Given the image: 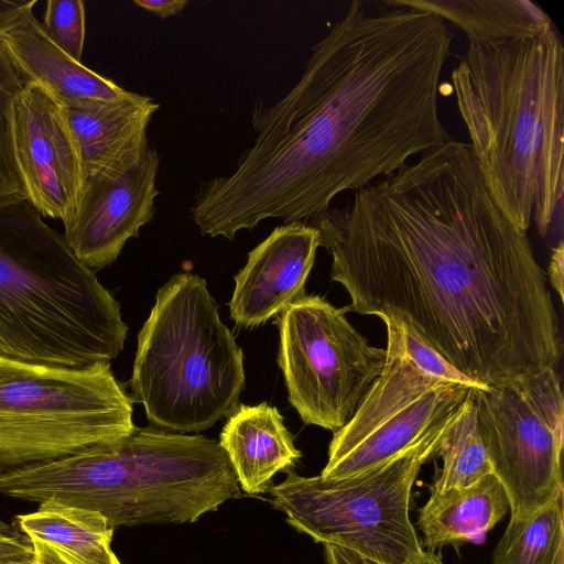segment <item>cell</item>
I'll return each mask as SVG.
<instances>
[{"mask_svg": "<svg viewBox=\"0 0 564 564\" xmlns=\"http://www.w3.org/2000/svg\"><path fill=\"white\" fill-rule=\"evenodd\" d=\"M473 153L498 205L545 236L564 194V46L550 28L469 44L452 72Z\"/></svg>", "mask_w": 564, "mask_h": 564, "instance_id": "cell-3", "label": "cell"}, {"mask_svg": "<svg viewBox=\"0 0 564 564\" xmlns=\"http://www.w3.org/2000/svg\"><path fill=\"white\" fill-rule=\"evenodd\" d=\"M12 128L28 199L42 216L66 223L77 209L85 174L64 107L29 80L14 100Z\"/></svg>", "mask_w": 564, "mask_h": 564, "instance_id": "cell-12", "label": "cell"}, {"mask_svg": "<svg viewBox=\"0 0 564 564\" xmlns=\"http://www.w3.org/2000/svg\"><path fill=\"white\" fill-rule=\"evenodd\" d=\"M36 0H0V39L23 23L32 13Z\"/></svg>", "mask_w": 564, "mask_h": 564, "instance_id": "cell-26", "label": "cell"}, {"mask_svg": "<svg viewBox=\"0 0 564 564\" xmlns=\"http://www.w3.org/2000/svg\"><path fill=\"white\" fill-rule=\"evenodd\" d=\"M17 522L29 540L56 546L75 564H121L110 546L113 528L99 512L44 502L34 512L18 516Z\"/></svg>", "mask_w": 564, "mask_h": 564, "instance_id": "cell-20", "label": "cell"}, {"mask_svg": "<svg viewBox=\"0 0 564 564\" xmlns=\"http://www.w3.org/2000/svg\"><path fill=\"white\" fill-rule=\"evenodd\" d=\"M458 410V409H457ZM452 415L389 460L344 478L289 473L271 503L295 530L380 564H404L422 549L409 509L423 465L436 456Z\"/></svg>", "mask_w": 564, "mask_h": 564, "instance_id": "cell-8", "label": "cell"}, {"mask_svg": "<svg viewBox=\"0 0 564 564\" xmlns=\"http://www.w3.org/2000/svg\"><path fill=\"white\" fill-rule=\"evenodd\" d=\"M387 7H409L451 21L469 44L541 33L553 26L547 13L528 0H384Z\"/></svg>", "mask_w": 564, "mask_h": 564, "instance_id": "cell-19", "label": "cell"}, {"mask_svg": "<svg viewBox=\"0 0 564 564\" xmlns=\"http://www.w3.org/2000/svg\"><path fill=\"white\" fill-rule=\"evenodd\" d=\"M133 3L161 19L180 13L187 4L186 0H134Z\"/></svg>", "mask_w": 564, "mask_h": 564, "instance_id": "cell-29", "label": "cell"}, {"mask_svg": "<svg viewBox=\"0 0 564 564\" xmlns=\"http://www.w3.org/2000/svg\"><path fill=\"white\" fill-rule=\"evenodd\" d=\"M400 327L405 354L416 365V367L420 370L432 377L448 382L458 383L475 389L487 388V386L477 384L469 380L468 378H466L464 375L457 371L452 365H449L434 349L429 347L415 335L406 330L403 326L400 325Z\"/></svg>", "mask_w": 564, "mask_h": 564, "instance_id": "cell-25", "label": "cell"}, {"mask_svg": "<svg viewBox=\"0 0 564 564\" xmlns=\"http://www.w3.org/2000/svg\"><path fill=\"white\" fill-rule=\"evenodd\" d=\"M130 387L148 420L176 433L209 429L238 406L243 354L203 278L177 273L158 291L138 335Z\"/></svg>", "mask_w": 564, "mask_h": 564, "instance_id": "cell-6", "label": "cell"}, {"mask_svg": "<svg viewBox=\"0 0 564 564\" xmlns=\"http://www.w3.org/2000/svg\"><path fill=\"white\" fill-rule=\"evenodd\" d=\"M383 322L384 367L350 421L334 432L324 478L349 477L389 460L445 422L475 389L420 370L405 354L400 325Z\"/></svg>", "mask_w": 564, "mask_h": 564, "instance_id": "cell-11", "label": "cell"}, {"mask_svg": "<svg viewBox=\"0 0 564 564\" xmlns=\"http://www.w3.org/2000/svg\"><path fill=\"white\" fill-rule=\"evenodd\" d=\"M563 268H564V246L563 240L560 239L558 243L553 248L550 264H549V279L553 286V289L558 294L561 301L563 302Z\"/></svg>", "mask_w": 564, "mask_h": 564, "instance_id": "cell-30", "label": "cell"}, {"mask_svg": "<svg viewBox=\"0 0 564 564\" xmlns=\"http://www.w3.org/2000/svg\"><path fill=\"white\" fill-rule=\"evenodd\" d=\"M319 231L310 223L281 225L248 253L235 276L230 317L241 327H254L281 314L305 295L314 265Z\"/></svg>", "mask_w": 564, "mask_h": 564, "instance_id": "cell-14", "label": "cell"}, {"mask_svg": "<svg viewBox=\"0 0 564 564\" xmlns=\"http://www.w3.org/2000/svg\"><path fill=\"white\" fill-rule=\"evenodd\" d=\"M404 564H444L440 553L423 550V547L413 554Z\"/></svg>", "mask_w": 564, "mask_h": 564, "instance_id": "cell-32", "label": "cell"}, {"mask_svg": "<svg viewBox=\"0 0 564 564\" xmlns=\"http://www.w3.org/2000/svg\"><path fill=\"white\" fill-rule=\"evenodd\" d=\"M347 311L304 295L279 317V365L289 401L305 424L332 432L350 421L387 357L352 327Z\"/></svg>", "mask_w": 564, "mask_h": 564, "instance_id": "cell-9", "label": "cell"}, {"mask_svg": "<svg viewBox=\"0 0 564 564\" xmlns=\"http://www.w3.org/2000/svg\"><path fill=\"white\" fill-rule=\"evenodd\" d=\"M29 80L0 39V202L28 199L14 152L12 113L14 100Z\"/></svg>", "mask_w": 564, "mask_h": 564, "instance_id": "cell-23", "label": "cell"}, {"mask_svg": "<svg viewBox=\"0 0 564 564\" xmlns=\"http://www.w3.org/2000/svg\"><path fill=\"white\" fill-rule=\"evenodd\" d=\"M110 366L66 368L0 356V471L65 458L130 434L133 401Z\"/></svg>", "mask_w": 564, "mask_h": 564, "instance_id": "cell-7", "label": "cell"}, {"mask_svg": "<svg viewBox=\"0 0 564 564\" xmlns=\"http://www.w3.org/2000/svg\"><path fill=\"white\" fill-rule=\"evenodd\" d=\"M476 423L494 474L523 518L563 492L564 399L557 369L474 389Z\"/></svg>", "mask_w": 564, "mask_h": 564, "instance_id": "cell-10", "label": "cell"}, {"mask_svg": "<svg viewBox=\"0 0 564 564\" xmlns=\"http://www.w3.org/2000/svg\"><path fill=\"white\" fill-rule=\"evenodd\" d=\"M509 510L507 492L495 474L462 488L431 492L419 510L417 527L424 546L434 551L444 545L481 542Z\"/></svg>", "mask_w": 564, "mask_h": 564, "instance_id": "cell-18", "label": "cell"}, {"mask_svg": "<svg viewBox=\"0 0 564 564\" xmlns=\"http://www.w3.org/2000/svg\"><path fill=\"white\" fill-rule=\"evenodd\" d=\"M33 560V547L20 533L0 539V564H28Z\"/></svg>", "mask_w": 564, "mask_h": 564, "instance_id": "cell-27", "label": "cell"}, {"mask_svg": "<svg viewBox=\"0 0 564 564\" xmlns=\"http://www.w3.org/2000/svg\"><path fill=\"white\" fill-rule=\"evenodd\" d=\"M308 223L348 311L403 326L480 386L557 369L545 272L469 143L451 138Z\"/></svg>", "mask_w": 564, "mask_h": 564, "instance_id": "cell-1", "label": "cell"}, {"mask_svg": "<svg viewBox=\"0 0 564 564\" xmlns=\"http://www.w3.org/2000/svg\"><path fill=\"white\" fill-rule=\"evenodd\" d=\"M13 529L11 525L0 521V539L18 534L19 532Z\"/></svg>", "mask_w": 564, "mask_h": 564, "instance_id": "cell-33", "label": "cell"}, {"mask_svg": "<svg viewBox=\"0 0 564 564\" xmlns=\"http://www.w3.org/2000/svg\"><path fill=\"white\" fill-rule=\"evenodd\" d=\"M555 564H564V550L560 552Z\"/></svg>", "mask_w": 564, "mask_h": 564, "instance_id": "cell-34", "label": "cell"}, {"mask_svg": "<svg viewBox=\"0 0 564 564\" xmlns=\"http://www.w3.org/2000/svg\"><path fill=\"white\" fill-rule=\"evenodd\" d=\"M33 547V560L28 564H75L56 546L36 539L29 540Z\"/></svg>", "mask_w": 564, "mask_h": 564, "instance_id": "cell-28", "label": "cell"}, {"mask_svg": "<svg viewBox=\"0 0 564 564\" xmlns=\"http://www.w3.org/2000/svg\"><path fill=\"white\" fill-rule=\"evenodd\" d=\"M29 199L0 202V356L86 368L118 357L128 326L96 272Z\"/></svg>", "mask_w": 564, "mask_h": 564, "instance_id": "cell-5", "label": "cell"}, {"mask_svg": "<svg viewBox=\"0 0 564 564\" xmlns=\"http://www.w3.org/2000/svg\"><path fill=\"white\" fill-rule=\"evenodd\" d=\"M160 105L150 96L127 91L112 101L64 107L77 139L85 178L121 173L149 148L148 127Z\"/></svg>", "mask_w": 564, "mask_h": 564, "instance_id": "cell-15", "label": "cell"}, {"mask_svg": "<svg viewBox=\"0 0 564 564\" xmlns=\"http://www.w3.org/2000/svg\"><path fill=\"white\" fill-rule=\"evenodd\" d=\"M564 550L563 492L523 518H510L492 564H555Z\"/></svg>", "mask_w": 564, "mask_h": 564, "instance_id": "cell-21", "label": "cell"}, {"mask_svg": "<svg viewBox=\"0 0 564 564\" xmlns=\"http://www.w3.org/2000/svg\"><path fill=\"white\" fill-rule=\"evenodd\" d=\"M42 26L51 41L80 62L85 42V6L82 0H48Z\"/></svg>", "mask_w": 564, "mask_h": 564, "instance_id": "cell-24", "label": "cell"}, {"mask_svg": "<svg viewBox=\"0 0 564 564\" xmlns=\"http://www.w3.org/2000/svg\"><path fill=\"white\" fill-rule=\"evenodd\" d=\"M218 443L248 495L268 492L273 476L302 456L280 411L267 402L238 405L228 415Z\"/></svg>", "mask_w": 564, "mask_h": 564, "instance_id": "cell-16", "label": "cell"}, {"mask_svg": "<svg viewBox=\"0 0 564 564\" xmlns=\"http://www.w3.org/2000/svg\"><path fill=\"white\" fill-rule=\"evenodd\" d=\"M328 564H380L360 554L336 545H325Z\"/></svg>", "mask_w": 564, "mask_h": 564, "instance_id": "cell-31", "label": "cell"}, {"mask_svg": "<svg viewBox=\"0 0 564 564\" xmlns=\"http://www.w3.org/2000/svg\"><path fill=\"white\" fill-rule=\"evenodd\" d=\"M473 390L452 415L440 440L436 455L442 458L443 467L431 492L467 487L494 474L478 433Z\"/></svg>", "mask_w": 564, "mask_h": 564, "instance_id": "cell-22", "label": "cell"}, {"mask_svg": "<svg viewBox=\"0 0 564 564\" xmlns=\"http://www.w3.org/2000/svg\"><path fill=\"white\" fill-rule=\"evenodd\" d=\"M389 8L370 13L352 1L289 93L256 102L254 140L189 207L202 235L232 240L269 218L308 223L339 194L451 139L438 99L454 33L432 12Z\"/></svg>", "mask_w": 564, "mask_h": 564, "instance_id": "cell-2", "label": "cell"}, {"mask_svg": "<svg viewBox=\"0 0 564 564\" xmlns=\"http://www.w3.org/2000/svg\"><path fill=\"white\" fill-rule=\"evenodd\" d=\"M1 39L22 73L63 107L112 101L128 91L67 55L50 40L33 13Z\"/></svg>", "mask_w": 564, "mask_h": 564, "instance_id": "cell-17", "label": "cell"}, {"mask_svg": "<svg viewBox=\"0 0 564 564\" xmlns=\"http://www.w3.org/2000/svg\"><path fill=\"white\" fill-rule=\"evenodd\" d=\"M240 494L218 441L134 430L75 455L0 471V495L102 514L111 528L197 521Z\"/></svg>", "mask_w": 564, "mask_h": 564, "instance_id": "cell-4", "label": "cell"}, {"mask_svg": "<svg viewBox=\"0 0 564 564\" xmlns=\"http://www.w3.org/2000/svg\"><path fill=\"white\" fill-rule=\"evenodd\" d=\"M159 166L160 155L149 147L124 172L85 178L77 209L64 223L63 236L74 254L95 272L111 264L126 242L154 218Z\"/></svg>", "mask_w": 564, "mask_h": 564, "instance_id": "cell-13", "label": "cell"}]
</instances>
